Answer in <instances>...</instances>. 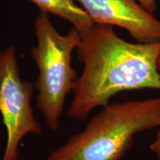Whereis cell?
I'll list each match as a JSON object with an SVG mask.
<instances>
[{"instance_id":"obj_2","label":"cell","mask_w":160,"mask_h":160,"mask_svg":"<svg viewBox=\"0 0 160 160\" xmlns=\"http://www.w3.org/2000/svg\"><path fill=\"white\" fill-rule=\"evenodd\" d=\"M160 127V98L108 104L45 160H119L134 135Z\"/></svg>"},{"instance_id":"obj_3","label":"cell","mask_w":160,"mask_h":160,"mask_svg":"<svg viewBox=\"0 0 160 160\" xmlns=\"http://www.w3.org/2000/svg\"><path fill=\"white\" fill-rule=\"evenodd\" d=\"M34 27L37 43L31 55L39 71L34 85L38 91L37 108L49 128L57 131L66 97L73 91L79 77L71 60L82 34L74 28L67 34H62L51 22L49 14L42 12L36 18Z\"/></svg>"},{"instance_id":"obj_4","label":"cell","mask_w":160,"mask_h":160,"mask_svg":"<svg viewBox=\"0 0 160 160\" xmlns=\"http://www.w3.org/2000/svg\"><path fill=\"white\" fill-rule=\"evenodd\" d=\"M33 93V84L20 77L16 48L0 51V113L7 131L2 160H18L21 140L29 133L42 134L31 105Z\"/></svg>"},{"instance_id":"obj_8","label":"cell","mask_w":160,"mask_h":160,"mask_svg":"<svg viewBox=\"0 0 160 160\" xmlns=\"http://www.w3.org/2000/svg\"><path fill=\"white\" fill-rule=\"evenodd\" d=\"M151 150L157 155L158 159L160 160V131L158 133L157 139L151 144Z\"/></svg>"},{"instance_id":"obj_7","label":"cell","mask_w":160,"mask_h":160,"mask_svg":"<svg viewBox=\"0 0 160 160\" xmlns=\"http://www.w3.org/2000/svg\"><path fill=\"white\" fill-rule=\"evenodd\" d=\"M141 5L151 13H153L157 10V4L156 0H137Z\"/></svg>"},{"instance_id":"obj_6","label":"cell","mask_w":160,"mask_h":160,"mask_svg":"<svg viewBox=\"0 0 160 160\" xmlns=\"http://www.w3.org/2000/svg\"><path fill=\"white\" fill-rule=\"evenodd\" d=\"M39 8L40 12L53 14L68 21L83 33L94 25L82 8L75 0H29Z\"/></svg>"},{"instance_id":"obj_5","label":"cell","mask_w":160,"mask_h":160,"mask_svg":"<svg viewBox=\"0 0 160 160\" xmlns=\"http://www.w3.org/2000/svg\"><path fill=\"white\" fill-rule=\"evenodd\" d=\"M94 24L118 26L141 43L160 41V21L137 0H75Z\"/></svg>"},{"instance_id":"obj_1","label":"cell","mask_w":160,"mask_h":160,"mask_svg":"<svg viewBox=\"0 0 160 160\" xmlns=\"http://www.w3.org/2000/svg\"><path fill=\"white\" fill-rule=\"evenodd\" d=\"M81 34L77 51L84 68L73 88L70 117L84 120L96 108L108 105L119 92L160 90V41L129 42L116 33L113 26L101 24Z\"/></svg>"},{"instance_id":"obj_9","label":"cell","mask_w":160,"mask_h":160,"mask_svg":"<svg viewBox=\"0 0 160 160\" xmlns=\"http://www.w3.org/2000/svg\"><path fill=\"white\" fill-rule=\"evenodd\" d=\"M158 71H159V73L160 75V53H159V58H158Z\"/></svg>"}]
</instances>
